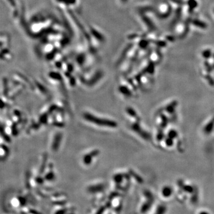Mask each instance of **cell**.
Segmentation results:
<instances>
[{
    "instance_id": "obj_4",
    "label": "cell",
    "mask_w": 214,
    "mask_h": 214,
    "mask_svg": "<svg viewBox=\"0 0 214 214\" xmlns=\"http://www.w3.org/2000/svg\"><path fill=\"white\" fill-rule=\"evenodd\" d=\"M189 6L191 7L192 8H196L197 6V4L196 2V1H195V0H190L189 1Z\"/></svg>"
},
{
    "instance_id": "obj_5",
    "label": "cell",
    "mask_w": 214,
    "mask_h": 214,
    "mask_svg": "<svg viewBox=\"0 0 214 214\" xmlns=\"http://www.w3.org/2000/svg\"><path fill=\"white\" fill-rule=\"evenodd\" d=\"M199 214H209L208 212H207V211H202Z\"/></svg>"
},
{
    "instance_id": "obj_6",
    "label": "cell",
    "mask_w": 214,
    "mask_h": 214,
    "mask_svg": "<svg viewBox=\"0 0 214 214\" xmlns=\"http://www.w3.org/2000/svg\"></svg>"
},
{
    "instance_id": "obj_3",
    "label": "cell",
    "mask_w": 214,
    "mask_h": 214,
    "mask_svg": "<svg viewBox=\"0 0 214 214\" xmlns=\"http://www.w3.org/2000/svg\"><path fill=\"white\" fill-rule=\"evenodd\" d=\"M202 55H203V58H210V57L212 55V53H211V51L209 50H205L203 53H202Z\"/></svg>"
},
{
    "instance_id": "obj_1",
    "label": "cell",
    "mask_w": 214,
    "mask_h": 214,
    "mask_svg": "<svg viewBox=\"0 0 214 214\" xmlns=\"http://www.w3.org/2000/svg\"><path fill=\"white\" fill-rule=\"evenodd\" d=\"M85 118L86 119V120H88L89 121L93 123H95V124L99 125V126H107V127H115L117 126V123L115 121H110V120H103L102 119H100L96 116L92 115L91 114L85 115Z\"/></svg>"
},
{
    "instance_id": "obj_2",
    "label": "cell",
    "mask_w": 214,
    "mask_h": 214,
    "mask_svg": "<svg viewBox=\"0 0 214 214\" xmlns=\"http://www.w3.org/2000/svg\"><path fill=\"white\" fill-rule=\"evenodd\" d=\"M194 25L199 27H201V28H206L207 27V25L205 23H203L201 21H199V20H195L194 22H193Z\"/></svg>"
}]
</instances>
